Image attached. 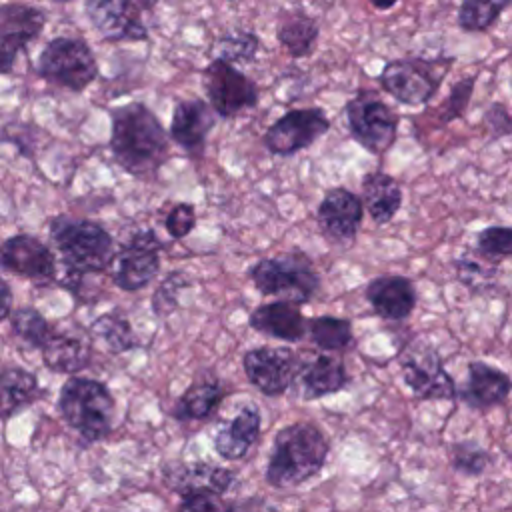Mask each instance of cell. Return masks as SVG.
Listing matches in <instances>:
<instances>
[{
    "label": "cell",
    "mask_w": 512,
    "mask_h": 512,
    "mask_svg": "<svg viewBox=\"0 0 512 512\" xmlns=\"http://www.w3.org/2000/svg\"><path fill=\"white\" fill-rule=\"evenodd\" d=\"M36 74L48 84L80 94L98 78V62L84 38L56 36L40 50Z\"/></svg>",
    "instance_id": "8992f818"
},
{
    "label": "cell",
    "mask_w": 512,
    "mask_h": 512,
    "mask_svg": "<svg viewBox=\"0 0 512 512\" xmlns=\"http://www.w3.org/2000/svg\"><path fill=\"white\" fill-rule=\"evenodd\" d=\"M176 512H236V506L216 492H192L180 496Z\"/></svg>",
    "instance_id": "60d3db41"
},
{
    "label": "cell",
    "mask_w": 512,
    "mask_h": 512,
    "mask_svg": "<svg viewBox=\"0 0 512 512\" xmlns=\"http://www.w3.org/2000/svg\"><path fill=\"white\" fill-rule=\"evenodd\" d=\"M362 218V198L344 186L328 188L316 208V220L322 236L338 248L354 244L362 226Z\"/></svg>",
    "instance_id": "9a60e30c"
},
{
    "label": "cell",
    "mask_w": 512,
    "mask_h": 512,
    "mask_svg": "<svg viewBox=\"0 0 512 512\" xmlns=\"http://www.w3.org/2000/svg\"><path fill=\"white\" fill-rule=\"evenodd\" d=\"M46 26V12L24 2L0 4V70L10 74L16 58Z\"/></svg>",
    "instance_id": "e0dca14e"
},
{
    "label": "cell",
    "mask_w": 512,
    "mask_h": 512,
    "mask_svg": "<svg viewBox=\"0 0 512 512\" xmlns=\"http://www.w3.org/2000/svg\"><path fill=\"white\" fill-rule=\"evenodd\" d=\"M308 338L320 352L328 354H342L356 344L352 322L332 314L308 318Z\"/></svg>",
    "instance_id": "4dcf8cb0"
},
{
    "label": "cell",
    "mask_w": 512,
    "mask_h": 512,
    "mask_svg": "<svg viewBox=\"0 0 512 512\" xmlns=\"http://www.w3.org/2000/svg\"><path fill=\"white\" fill-rule=\"evenodd\" d=\"M248 278L262 296H276L296 306L308 304L320 288V276L304 252L260 258L250 264Z\"/></svg>",
    "instance_id": "5b68a950"
},
{
    "label": "cell",
    "mask_w": 512,
    "mask_h": 512,
    "mask_svg": "<svg viewBox=\"0 0 512 512\" xmlns=\"http://www.w3.org/2000/svg\"><path fill=\"white\" fill-rule=\"evenodd\" d=\"M296 384L302 400H318L344 390L350 384V374L340 354L312 352L300 356Z\"/></svg>",
    "instance_id": "ac0fdd59"
},
{
    "label": "cell",
    "mask_w": 512,
    "mask_h": 512,
    "mask_svg": "<svg viewBox=\"0 0 512 512\" xmlns=\"http://www.w3.org/2000/svg\"><path fill=\"white\" fill-rule=\"evenodd\" d=\"M90 332L80 328H56L46 346L40 350L42 364L56 374H78L92 362Z\"/></svg>",
    "instance_id": "603a6c76"
},
{
    "label": "cell",
    "mask_w": 512,
    "mask_h": 512,
    "mask_svg": "<svg viewBox=\"0 0 512 512\" xmlns=\"http://www.w3.org/2000/svg\"><path fill=\"white\" fill-rule=\"evenodd\" d=\"M8 324L14 338L26 348L34 350H42L56 330V326L48 318H44L42 312H38L34 306L14 308Z\"/></svg>",
    "instance_id": "d6a6232c"
},
{
    "label": "cell",
    "mask_w": 512,
    "mask_h": 512,
    "mask_svg": "<svg viewBox=\"0 0 512 512\" xmlns=\"http://www.w3.org/2000/svg\"><path fill=\"white\" fill-rule=\"evenodd\" d=\"M456 278L474 294H484L496 286L498 266L496 262L484 258L476 250H466L452 262Z\"/></svg>",
    "instance_id": "1f68e13d"
},
{
    "label": "cell",
    "mask_w": 512,
    "mask_h": 512,
    "mask_svg": "<svg viewBox=\"0 0 512 512\" xmlns=\"http://www.w3.org/2000/svg\"><path fill=\"white\" fill-rule=\"evenodd\" d=\"M360 192L364 210L378 226L392 222L404 202V192L398 180L382 170H372L364 174L360 182Z\"/></svg>",
    "instance_id": "484cf974"
},
{
    "label": "cell",
    "mask_w": 512,
    "mask_h": 512,
    "mask_svg": "<svg viewBox=\"0 0 512 512\" xmlns=\"http://www.w3.org/2000/svg\"><path fill=\"white\" fill-rule=\"evenodd\" d=\"M482 124L488 130L490 138H504L512 134V114L502 102H492L484 110Z\"/></svg>",
    "instance_id": "b9f144b4"
},
{
    "label": "cell",
    "mask_w": 512,
    "mask_h": 512,
    "mask_svg": "<svg viewBox=\"0 0 512 512\" xmlns=\"http://www.w3.org/2000/svg\"><path fill=\"white\" fill-rule=\"evenodd\" d=\"M202 88L216 116L226 120L252 110L260 98L258 84L222 58H212L202 70Z\"/></svg>",
    "instance_id": "30bf717a"
},
{
    "label": "cell",
    "mask_w": 512,
    "mask_h": 512,
    "mask_svg": "<svg viewBox=\"0 0 512 512\" xmlns=\"http://www.w3.org/2000/svg\"><path fill=\"white\" fill-rule=\"evenodd\" d=\"M88 332L92 342L102 344L110 354H124L140 346L130 320L118 310H108L100 314L90 324Z\"/></svg>",
    "instance_id": "f546056e"
},
{
    "label": "cell",
    "mask_w": 512,
    "mask_h": 512,
    "mask_svg": "<svg viewBox=\"0 0 512 512\" xmlns=\"http://www.w3.org/2000/svg\"><path fill=\"white\" fill-rule=\"evenodd\" d=\"M166 486L180 494L192 492H216L222 494L230 490L236 482V474L230 468L216 466L212 462H170L162 470Z\"/></svg>",
    "instance_id": "7402d4cb"
},
{
    "label": "cell",
    "mask_w": 512,
    "mask_h": 512,
    "mask_svg": "<svg viewBox=\"0 0 512 512\" xmlns=\"http://www.w3.org/2000/svg\"><path fill=\"white\" fill-rule=\"evenodd\" d=\"M492 462V454L476 440H458L450 446V466L466 476H480Z\"/></svg>",
    "instance_id": "8d00e7d4"
},
{
    "label": "cell",
    "mask_w": 512,
    "mask_h": 512,
    "mask_svg": "<svg viewBox=\"0 0 512 512\" xmlns=\"http://www.w3.org/2000/svg\"><path fill=\"white\" fill-rule=\"evenodd\" d=\"M474 86H476V76H464L456 84H452L448 98L438 108V118L442 124H450L464 116V112L468 110Z\"/></svg>",
    "instance_id": "f35d334b"
},
{
    "label": "cell",
    "mask_w": 512,
    "mask_h": 512,
    "mask_svg": "<svg viewBox=\"0 0 512 512\" xmlns=\"http://www.w3.org/2000/svg\"><path fill=\"white\" fill-rule=\"evenodd\" d=\"M216 126V112L202 98H180L174 104L170 128V138L190 156H202L206 148L208 134Z\"/></svg>",
    "instance_id": "d6986e66"
},
{
    "label": "cell",
    "mask_w": 512,
    "mask_h": 512,
    "mask_svg": "<svg viewBox=\"0 0 512 512\" xmlns=\"http://www.w3.org/2000/svg\"><path fill=\"white\" fill-rule=\"evenodd\" d=\"M110 152L114 162L138 180H152L170 154V134L144 102L110 110Z\"/></svg>",
    "instance_id": "6da1fadb"
},
{
    "label": "cell",
    "mask_w": 512,
    "mask_h": 512,
    "mask_svg": "<svg viewBox=\"0 0 512 512\" xmlns=\"http://www.w3.org/2000/svg\"><path fill=\"white\" fill-rule=\"evenodd\" d=\"M154 2H124V0H88L84 14L96 32L108 42H146L150 38L144 22V12L152 10Z\"/></svg>",
    "instance_id": "4fadbf2b"
},
{
    "label": "cell",
    "mask_w": 512,
    "mask_h": 512,
    "mask_svg": "<svg viewBox=\"0 0 512 512\" xmlns=\"http://www.w3.org/2000/svg\"><path fill=\"white\" fill-rule=\"evenodd\" d=\"M400 376L418 400H454L458 386L444 368L438 348L426 338L410 340L398 354Z\"/></svg>",
    "instance_id": "ba28073f"
},
{
    "label": "cell",
    "mask_w": 512,
    "mask_h": 512,
    "mask_svg": "<svg viewBox=\"0 0 512 512\" xmlns=\"http://www.w3.org/2000/svg\"><path fill=\"white\" fill-rule=\"evenodd\" d=\"M192 284L190 276L184 270H170L154 288L152 298H150V308L156 318H166L170 316L180 302V294Z\"/></svg>",
    "instance_id": "d590c367"
},
{
    "label": "cell",
    "mask_w": 512,
    "mask_h": 512,
    "mask_svg": "<svg viewBox=\"0 0 512 512\" xmlns=\"http://www.w3.org/2000/svg\"><path fill=\"white\" fill-rule=\"evenodd\" d=\"M248 326L264 336L294 344L308 334V318H304L300 306L272 300L256 306L248 314Z\"/></svg>",
    "instance_id": "cb8c5ba5"
},
{
    "label": "cell",
    "mask_w": 512,
    "mask_h": 512,
    "mask_svg": "<svg viewBox=\"0 0 512 512\" xmlns=\"http://www.w3.org/2000/svg\"><path fill=\"white\" fill-rule=\"evenodd\" d=\"M0 264L4 272L36 284L58 282V262L48 244L32 234H12L2 242Z\"/></svg>",
    "instance_id": "2e32d148"
},
{
    "label": "cell",
    "mask_w": 512,
    "mask_h": 512,
    "mask_svg": "<svg viewBox=\"0 0 512 512\" xmlns=\"http://www.w3.org/2000/svg\"><path fill=\"white\" fill-rule=\"evenodd\" d=\"M474 250L496 264L504 258H512V226L492 224L478 230Z\"/></svg>",
    "instance_id": "74e56055"
},
{
    "label": "cell",
    "mask_w": 512,
    "mask_h": 512,
    "mask_svg": "<svg viewBox=\"0 0 512 512\" xmlns=\"http://www.w3.org/2000/svg\"><path fill=\"white\" fill-rule=\"evenodd\" d=\"M162 242L152 228L134 230L116 250L110 276L116 288L138 292L152 284L160 272Z\"/></svg>",
    "instance_id": "8fae6325"
},
{
    "label": "cell",
    "mask_w": 512,
    "mask_h": 512,
    "mask_svg": "<svg viewBox=\"0 0 512 512\" xmlns=\"http://www.w3.org/2000/svg\"><path fill=\"white\" fill-rule=\"evenodd\" d=\"M364 298L374 314L388 322H402L412 316L418 294L408 276L380 274L364 286Z\"/></svg>",
    "instance_id": "44dd1931"
},
{
    "label": "cell",
    "mask_w": 512,
    "mask_h": 512,
    "mask_svg": "<svg viewBox=\"0 0 512 512\" xmlns=\"http://www.w3.org/2000/svg\"><path fill=\"white\" fill-rule=\"evenodd\" d=\"M196 226V208L190 202H176L164 216V228L172 240L186 238Z\"/></svg>",
    "instance_id": "ab89813d"
},
{
    "label": "cell",
    "mask_w": 512,
    "mask_h": 512,
    "mask_svg": "<svg viewBox=\"0 0 512 512\" xmlns=\"http://www.w3.org/2000/svg\"><path fill=\"white\" fill-rule=\"evenodd\" d=\"M226 398V388L216 376H206L190 384L174 402L170 416L178 422L206 420Z\"/></svg>",
    "instance_id": "f1b7e54d"
},
{
    "label": "cell",
    "mask_w": 512,
    "mask_h": 512,
    "mask_svg": "<svg viewBox=\"0 0 512 512\" xmlns=\"http://www.w3.org/2000/svg\"><path fill=\"white\" fill-rule=\"evenodd\" d=\"M370 6H372L374 10H378V12H388V10L396 8V6H398V2H376V0H372V2H370Z\"/></svg>",
    "instance_id": "ee69618b"
},
{
    "label": "cell",
    "mask_w": 512,
    "mask_h": 512,
    "mask_svg": "<svg viewBox=\"0 0 512 512\" xmlns=\"http://www.w3.org/2000/svg\"><path fill=\"white\" fill-rule=\"evenodd\" d=\"M510 6V0H464L456 12V24L462 32H486L500 20L502 12Z\"/></svg>",
    "instance_id": "836d02e7"
},
{
    "label": "cell",
    "mask_w": 512,
    "mask_h": 512,
    "mask_svg": "<svg viewBox=\"0 0 512 512\" xmlns=\"http://www.w3.org/2000/svg\"><path fill=\"white\" fill-rule=\"evenodd\" d=\"M56 408L60 418L80 436L84 444L102 442L116 416V398L96 378L70 376L58 392Z\"/></svg>",
    "instance_id": "277c9868"
},
{
    "label": "cell",
    "mask_w": 512,
    "mask_h": 512,
    "mask_svg": "<svg viewBox=\"0 0 512 512\" xmlns=\"http://www.w3.org/2000/svg\"><path fill=\"white\" fill-rule=\"evenodd\" d=\"M0 288H2V314H0V318L8 320L14 312V308H12V288L6 280H0Z\"/></svg>",
    "instance_id": "7bdbcfd3"
},
{
    "label": "cell",
    "mask_w": 512,
    "mask_h": 512,
    "mask_svg": "<svg viewBox=\"0 0 512 512\" xmlns=\"http://www.w3.org/2000/svg\"><path fill=\"white\" fill-rule=\"evenodd\" d=\"M218 56L230 64H250L258 58V52L262 48V40L256 32L246 28H234L224 32L218 42Z\"/></svg>",
    "instance_id": "e575fe53"
},
{
    "label": "cell",
    "mask_w": 512,
    "mask_h": 512,
    "mask_svg": "<svg viewBox=\"0 0 512 512\" xmlns=\"http://www.w3.org/2000/svg\"><path fill=\"white\" fill-rule=\"evenodd\" d=\"M328 130L330 118L322 108H294L266 128L262 142L274 156H292L310 148Z\"/></svg>",
    "instance_id": "5bb4252c"
},
{
    "label": "cell",
    "mask_w": 512,
    "mask_h": 512,
    "mask_svg": "<svg viewBox=\"0 0 512 512\" xmlns=\"http://www.w3.org/2000/svg\"><path fill=\"white\" fill-rule=\"evenodd\" d=\"M260 424V408L256 404H244L238 414L214 434L216 454L230 462L244 458L260 436Z\"/></svg>",
    "instance_id": "d4e9b609"
},
{
    "label": "cell",
    "mask_w": 512,
    "mask_h": 512,
    "mask_svg": "<svg viewBox=\"0 0 512 512\" xmlns=\"http://www.w3.org/2000/svg\"><path fill=\"white\" fill-rule=\"evenodd\" d=\"M48 234L64 268L58 284L84 302L86 280L112 268L118 250L112 234L94 220L64 214L48 220Z\"/></svg>",
    "instance_id": "7a4b0ae2"
},
{
    "label": "cell",
    "mask_w": 512,
    "mask_h": 512,
    "mask_svg": "<svg viewBox=\"0 0 512 512\" xmlns=\"http://www.w3.org/2000/svg\"><path fill=\"white\" fill-rule=\"evenodd\" d=\"M452 58H394L378 72V84L396 102L404 106L428 104L450 70Z\"/></svg>",
    "instance_id": "52a82bcc"
},
{
    "label": "cell",
    "mask_w": 512,
    "mask_h": 512,
    "mask_svg": "<svg viewBox=\"0 0 512 512\" xmlns=\"http://www.w3.org/2000/svg\"><path fill=\"white\" fill-rule=\"evenodd\" d=\"M38 376L22 366L6 364L0 376V412L4 420L20 414L42 398Z\"/></svg>",
    "instance_id": "83f0119b"
},
{
    "label": "cell",
    "mask_w": 512,
    "mask_h": 512,
    "mask_svg": "<svg viewBox=\"0 0 512 512\" xmlns=\"http://www.w3.org/2000/svg\"><path fill=\"white\" fill-rule=\"evenodd\" d=\"M350 136L370 154L388 152L398 136V114L372 90H360L344 106Z\"/></svg>",
    "instance_id": "9c48e42d"
},
{
    "label": "cell",
    "mask_w": 512,
    "mask_h": 512,
    "mask_svg": "<svg viewBox=\"0 0 512 512\" xmlns=\"http://www.w3.org/2000/svg\"><path fill=\"white\" fill-rule=\"evenodd\" d=\"M298 368L300 354L286 346H256L242 356L246 380L268 398L282 396L296 382Z\"/></svg>",
    "instance_id": "7c38bea8"
},
{
    "label": "cell",
    "mask_w": 512,
    "mask_h": 512,
    "mask_svg": "<svg viewBox=\"0 0 512 512\" xmlns=\"http://www.w3.org/2000/svg\"><path fill=\"white\" fill-rule=\"evenodd\" d=\"M328 452V438L316 424L292 422L276 432L264 478L278 490L296 488L324 468Z\"/></svg>",
    "instance_id": "3957f363"
},
{
    "label": "cell",
    "mask_w": 512,
    "mask_h": 512,
    "mask_svg": "<svg viewBox=\"0 0 512 512\" xmlns=\"http://www.w3.org/2000/svg\"><path fill=\"white\" fill-rule=\"evenodd\" d=\"M512 392V376L488 362L472 360L466 366V380L458 386V400L472 410L502 406Z\"/></svg>",
    "instance_id": "ffe728a7"
},
{
    "label": "cell",
    "mask_w": 512,
    "mask_h": 512,
    "mask_svg": "<svg viewBox=\"0 0 512 512\" xmlns=\"http://www.w3.org/2000/svg\"><path fill=\"white\" fill-rule=\"evenodd\" d=\"M320 38L318 20L302 8L282 10L276 20V40L292 58H306Z\"/></svg>",
    "instance_id": "4316f807"
},
{
    "label": "cell",
    "mask_w": 512,
    "mask_h": 512,
    "mask_svg": "<svg viewBox=\"0 0 512 512\" xmlns=\"http://www.w3.org/2000/svg\"><path fill=\"white\" fill-rule=\"evenodd\" d=\"M510 90H512V76H510Z\"/></svg>",
    "instance_id": "f6af8a7d"
}]
</instances>
